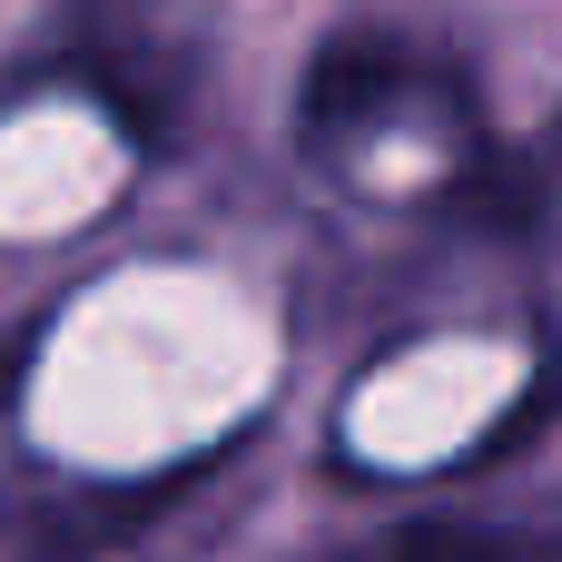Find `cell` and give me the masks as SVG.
<instances>
[{
	"label": "cell",
	"mask_w": 562,
	"mask_h": 562,
	"mask_svg": "<svg viewBox=\"0 0 562 562\" xmlns=\"http://www.w3.org/2000/svg\"><path fill=\"white\" fill-rule=\"evenodd\" d=\"M385 89H405V49L395 40H336L326 59H316V79H306V128H356Z\"/></svg>",
	"instance_id": "cell-1"
},
{
	"label": "cell",
	"mask_w": 562,
	"mask_h": 562,
	"mask_svg": "<svg viewBox=\"0 0 562 562\" xmlns=\"http://www.w3.org/2000/svg\"><path fill=\"white\" fill-rule=\"evenodd\" d=\"M346 562H533L514 533H494V524H454V514H435V524H395V533H375V543H356Z\"/></svg>",
	"instance_id": "cell-2"
}]
</instances>
